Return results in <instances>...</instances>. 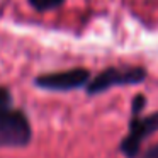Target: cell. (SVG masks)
Wrapping results in <instances>:
<instances>
[{"mask_svg": "<svg viewBox=\"0 0 158 158\" xmlns=\"http://www.w3.org/2000/svg\"><path fill=\"white\" fill-rule=\"evenodd\" d=\"M146 77L148 72L143 66H109L94 78H90L85 89L89 95H99V94L107 92L112 87L143 83Z\"/></svg>", "mask_w": 158, "mask_h": 158, "instance_id": "cell-3", "label": "cell"}, {"mask_svg": "<svg viewBox=\"0 0 158 158\" xmlns=\"http://www.w3.org/2000/svg\"><path fill=\"white\" fill-rule=\"evenodd\" d=\"M29 4L38 12H48L53 9H58L65 4V0H29Z\"/></svg>", "mask_w": 158, "mask_h": 158, "instance_id": "cell-5", "label": "cell"}, {"mask_svg": "<svg viewBox=\"0 0 158 158\" xmlns=\"http://www.w3.org/2000/svg\"><path fill=\"white\" fill-rule=\"evenodd\" d=\"M146 97L143 94H136L131 102V117L127 124V134L121 139L119 151L126 158H138L141 144L146 138L158 131V110L153 114L143 116Z\"/></svg>", "mask_w": 158, "mask_h": 158, "instance_id": "cell-1", "label": "cell"}, {"mask_svg": "<svg viewBox=\"0 0 158 158\" xmlns=\"http://www.w3.org/2000/svg\"><path fill=\"white\" fill-rule=\"evenodd\" d=\"M14 106V97L7 87H0V109H7Z\"/></svg>", "mask_w": 158, "mask_h": 158, "instance_id": "cell-6", "label": "cell"}, {"mask_svg": "<svg viewBox=\"0 0 158 158\" xmlns=\"http://www.w3.org/2000/svg\"><path fill=\"white\" fill-rule=\"evenodd\" d=\"M32 139V127L24 110L14 106L0 109V148H26Z\"/></svg>", "mask_w": 158, "mask_h": 158, "instance_id": "cell-2", "label": "cell"}, {"mask_svg": "<svg viewBox=\"0 0 158 158\" xmlns=\"http://www.w3.org/2000/svg\"><path fill=\"white\" fill-rule=\"evenodd\" d=\"M138 158H158V143L151 144L148 150H144L141 155H138Z\"/></svg>", "mask_w": 158, "mask_h": 158, "instance_id": "cell-7", "label": "cell"}, {"mask_svg": "<svg viewBox=\"0 0 158 158\" xmlns=\"http://www.w3.org/2000/svg\"><path fill=\"white\" fill-rule=\"evenodd\" d=\"M92 78L87 68H70L63 72L41 73L34 78V85L49 92H70L77 89H85Z\"/></svg>", "mask_w": 158, "mask_h": 158, "instance_id": "cell-4", "label": "cell"}]
</instances>
